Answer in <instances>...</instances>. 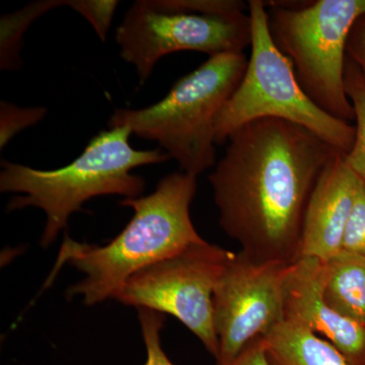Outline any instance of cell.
Masks as SVG:
<instances>
[{
	"instance_id": "obj_1",
	"label": "cell",
	"mask_w": 365,
	"mask_h": 365,
	"mask_svg": "<svg viewBox=\"0 0 365 365\" xmlns=\"http://www.w3.org/2000/svg\"><path fill=\"white\" fill-rule=\"evenodd\" d=\"M227 141L209 176L220 227L249 256L292 263L309 197L340 151L309 129L275 118L250 122Z\"/></svg>"
},
{
	"instance_id": "obj_2",
	"label": "cell",
	"mask_w": 365,
	"mask_h": 365,
	"mask_svg": "<svg viewBox=\"0 0 365 365\" xmlns=\"http://www.w3.org/2000/svg\"><path fill=\"white\" fill-rule=\"evenodd\" d=\"M196 188V177L173 173L150 195L120 202L133 209V217L109 244L96 246L66 237L54 272L71 264L86 276L67 290V297H81L88 307L115 299L134 274L203 242L190 215Z\"/></svg>"
},
{
	"instance_id": "obj_3",
	"label": "cell",
	"mask_w": 365,
	"mask_h": 365,
	"mask_svg": "<svg viewBox=\"0 0 365 365\" xmlns=\"http://www.w3.org/2000/svg\"><path fill=\"white\" fill-rule=\"evenodd\" d=\"M131 134L127 127L100 132L78 158L61 169L36 170L4 160L0 191L24 194L11 199L7 210L29 206L42 209L47 220L41 245L47 248L67 227L72 213L93 197L140 196L145 182L131 170L165 162L170 157L160 150H135L129 143Z\"/></svg>"
},
{
	"instance_id": "obj_4",
	"label": "cell",
	"mask_w": 365,
	"mask_h": 365,
	"mask_svg": "<svg viewBox=\"0 0 365 365\" xmlns=\"http://www.w3.org/2000/svg\"><path fill=\"white\" fill-rule=\"evenodd\" d=\"M248 66L241 54L218 55L178 79L160 102L143 109H117L109 126L127 127L158 141L182 173L197 177L215 163L216 116Z\"/></svg>"
},
{
	"instance_id": "obj_5",
	"label": "cell",
	"mask_w": 365,
	"mask_h": 365,
	"mask_svg": "<svg viewBox=\"0 0 365 365\" xmlns=\"http://www.w3.org/2000/svg\"><path fill=\"white\" fill-rule=\"evenodd\" d=\"M248 9L239 0H137L115 39L143 83L158 60L172 53L241 54L251 45Z\"/></svg>"
},
{
	"instance_id": "obj_6",
	"label": "cell",
	"mask_w": 365,
	"mask_h": 365,
	"mask_svg": "<svg viewBox=\"0 0 365 365\" xmlns=\"http://www.w3.org/2000/svg\"><path fill=\"white\" fill-rule=\"evenodd\" d=\"M251 56L237 90L216 116L215 143L228 138L245 125L275 118L314 132L347 155L355 139V127L327 114L302 90L294 66L274 44L265 2L250 0Z\"/></svg>"
},
{
	"instance_id": "obj_7",
	"label": "cell",
	"mask_w": 365,
	"mask_h": 365,
	"mask_svg": "<svg viewBox=\"0 0 365 365\" xmlns=\"http://www.w3.org/2000/svg\"><path fill=\"white\" fill-rule=\"evenodd\" d=\"M271 4L265 2L270 6L271 38L292 62L307 97L332 117L355 119L345 91V66L348 39L354 24L365 16V0Z\"/></svg>"
},
{
	"instance_id": "obj_8",
	"label": "cell",
	"mask_w": 365,
	"mask_h": 365,
	"mask_svg": "<svg viewBox=\"0 0 365 365\" xmlns=\"http://www.w3.org/2000/svg\"><path fill=\"white\" fill-rule=\"evenodd\" d=\"M234 254L204 240L134 274L115 299L125 306L172 314L217 361L220 341L213 321V292Z\"/></svg>"
},
{
	"instance_id": "obj_9",
	"label": "cell",
	"mask_w": 365,
	"mask_h": 365,
	"mask_svg": "<svg viewBox=\"0 0 365 365\" xmlns=\"http://www.w3.org/2000/svg\"><path fill=\"white\" fill-rule=\"evenodd\" d=\"M290 263L235 253L213 292L217 365L227 364L252 341L284 319L285 284Z\"/></svg>"
},
{
	"instance_id": "obj_10",
	"label": "cell",
	"mask_w": 365,
	"mask_h": 365,
	"mask_svg": "<svg viewBox=\"0 0 365 365\" xmlns=\"http://www.w3.org/2000/svg\"><path fill=\"white\" fill-rule=\"evenodd\" d=\"M284 319L325 338L350 365H365V327L338 313L324 300L319 259L302 257L290 263Z\"/></svg>"
},
{
	"instance_id": "obj_11",
	"label": "cell",
	"mask_w": 365,
	"mask_h": 365,
	"mask_svg": "<svg viewBox=\"0 0 365 365\" xmlns=\"http://www.w3.org/2000/svg\"><path fill=\"white\" fill-rule=\"evenodd\" d=\"M360 180L346 163L344 153H338L329 163L307 203L299 258L326 261L342 250Z\"/></svg>"
},
{
	"instance_id": "obj_12",
	"label": "cell",
	"mask_w": 365,
	"mask_h": 365,
	"mask_svg": "<svg viewBox=\"0 0 365 365\" xmlns=\"http://www.w3.org/2000/svg\"><path fill=\"white\" fill-rule=\"evenodd\" d=\"M321 287L327 304L365 327V256L341 250L321 260Z\"/></svg>"
},
{
	"instance_id": "obj_13",
	"label": "cell",
	"mask_w": 365,
	"mask_h": 365,
	"mask_svg": "<svg viewBox=\"0 0 365 365\" xmlns=\"http://www.w3.org/2000/svg\"><path fill=\"white\" fill-rule=\"evenodd\" d=\"M262 340L272 365H350L328 341L288 319Z\"/></svg>"
},
{
	"instance_id": "obj_14",
	"label": "cell",
	"mask_w": 365,
	"mask_h": 365,
	"mask_svg": "<svg viewBox=\"0 0 365 365\" xmlns=\"http://www.w3.org/2000/svg\"><path fill=\"white\" fill-rule=\"evenodd\" d=\"M345 91L356 120L351 150L345 155L346 163L365 181V74L349 56L345 66Z\"/></svg>"
},
{
	"instance_id": "obj_15",
	"label": "cell",
	"mask_w": 365,
	"mask_h": 365,
	"mask_svg": "<svg viewBox=\"0 0 365 365\" xmlns=\"http://www.w3.org/2000/svg\"><path fill=\"white\" fill-rule=\"evenodd\" d=\"M45 108H19L2 101L0 104V146L4 148L19 132L44 118Z\"/></svg>"
},
{
	"instance_id": "obj_16",
	"label": "cell",
	"mask_w": 365,
	"mask_h": 365,
	"mask_svg": "<svg viewBox=\"0 0 365 365\" xmlns=\"http://www.w3.org/2000/svg\"><path fill=\"white\" fill-rule=\"evenodd\" d=\"M137 311L148 353L144 365H175L163 351L160 341L165 314L148 309H137Z\"/></svg>"
},
{
	"instance_id": "obj_17",
	"label": "cell",
	"mask_w": 365,
	"mask_h": 365,
	"mask_svg": "<svg viewBox=\"0 0 365 365\" xmlns=\"http://www.w3.org/2000/svg\"><path fill=\"white\" fill-rule=\"evenodd\" d=\"M342 250L365 256V181L362 179L346 225Z\"/></svg>"
},
{
	"instance_id": "obj_18",
	"label": "cell",
	"mask_w": 365,
	"mask_h": 365,
	"mask_svg": "<svg viewBox=\"0 0 365 365\" xmlns=\"http://www.w3.org/2000/svg\"><path fill=\"white\" fill-rule=\"evenodd\" d=\"M117 1H76L73 9L90 21L98 37L106 39Z\"/></svg>"
},
{
	"instance_id": "obj_19",
	"label": "cell",
	"mask_w": 365,
	"mask_h": 365,
	"mask_svg": "<svg viewBox=\"0 0 365 365\" xmlns=\"http://www.w3.org/2000/svg\"><path fill=\"white\" fill-rule=\"evenodd\" d=\"M347 54L365 74V16L353 26L348 39Z\"/></svg>"
},
{
	"instance_id": "obj_20",
	"label": "cell",
	"mask_w": 365,
	"mask_h": 365,
	"mask_svg": "<svg viewBox=\"0 0 365 365\" xmlns=\"http://www.w3.org/2000/svg\"><path fill=\"white\" fill-rule=\"evenodd\" d=\"M222 365H272L261 338L250 342L234 359Z\"/></svg>"
}]
</instances>
